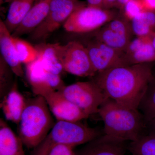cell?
I'll list each match as a JSON object with an SVG mask.
<instances>
[{
	"mask_svg": "<svg viewBox=\"0 0 155 155\" xmlns=\"http://www.w3.org/2000/svg\"><path fill=\"white\" fill-rule=\"evenodd\" d=\"M153 78L150 66L143 64L108 69L97 73L93 81L109 99L138 109L147 87Z\"/></svg>",
	"mask_w": 155,
	"mask_h": 155,
	"instance_id": "6da1fadb",
	"label": "cell"
},
{
	"mask_svg": "<svg viewBox=\"0 0 155 155\" xmlns=\"http://www.w3.org/2000/svg\"><path fill=\"white\" fill-rule=\"evenodd\" d=\"M98 114L104 122V134L135 141L143 136L146 127L144 117L138 109L121 104L108 98L100 107Z\"/></svg>",
	"mask_w": 155,
	"mask_h": 155,
	"instance_id": "7a4b0ae2",
	"label": "cell"
},
{
	"mask_svg": "<svg viewBox=\"0 0 155 155\" xmlns=\"http://www.w3.org/2000/svg\"><path fill=\"white\" fill-rule=\"evenodd\" d=\"M19 123V137L24 146L33 150L45 138L54 125L44 97L37 95L27 102Z\"/></svg>",
	"mask_w": 155,
	"mask_h": 155,
	"instance_id": "3957f363",
	"label": "cell"
},
{
	"mask_svg": "<svg viewBox=\"0 0 155 155\" xmlns=\"http://www.w3.org/2000/svg\"><path fill=\"white\" fill-rule=\"evenodd\" d=\"M101 135L99 129L89 127L79 122L58 121L45 138L33 149L31 155H48L56 146L67 145L75 147Z\"/></svg>",
	"mask_w": 155,
	"mask_h": 155,
	"instance_id": "277c9868",
	"label": "cell"
},
{
	"mask_svg": "<svg viewBox=\"0 0 155 155\" xmlns=\"http://www.w3.org/2000/svg\"><path fill=\"white\" fill-rule=\"evenodd\" d=\"M108 9L94 8L85 4L77 8L63 24L67 32L86 33L98 30L116 18Z\"/></svg>",
	"mask_w": 155,
	"mask_h": 155,
	"instance_id": "5b68a950",
	"label": "cell"
},
{
	"mask_svg": "<svg viewBox=\"0 0 155 155\" xmlns=\"http://www.w3.org/2000/svg\"><path fill=\"white\" fill-rule=\"evenodd\" d=\"M60 91L89 116L98 114L100 107L109 98L93 80L72 84Z\"/></svg>",
	"mask_w": 155,
	"mask_h": 155,
	"instance_id": "8992f818",
	"label": "cell"
},
{
	"mask_svg": "<svg viewBox=\"0 0 155 155\" xmlns=\"http://www.w3.org/2000/svg\"><path fill=\"white\" fill-rule=\"evenodd\" d=\"M56 46L64 71L79 77H94L96 75L83 44L75 40L64 45L56 43Z\"/></svg>",
	"mask_w": 155,
	"mask_h": 155,
	"instance_id": "52a82bcc",
	"label": "cell"
},
{
	"mask_svg": "<svg viewBox=\"0 0 155 155\" xmlns=\"http://www.w3.org/2000/svg\"><path fill=\"white\" fill-rule=\"evenodd\" d=\"M84 4L78 0H52L47 16L30 33V38L38 41L47 38L64 24L77 8Z\"/></svg>",
	"mask_w": 155,
	"mask_h": 155,
	"instance_id": "ba28073f",
	"label": "cell"
},
{
	"mask_svg": "<svg viewBox=\"0 0 155 155\" xmlns=\"http://www.w3.org/2000/svg\"><path fill=\"white\" fill-rule=\"evenodd\" d=\"M84 45L97 74L115 67L130 65L125 52L114 49L96 39Z\"/></svg>",
	"mask_w": 155,
	"mask_h": 155,
	"instance_id": "9c48e42d",
	"label": "cell"
},
{
	"mask_svg": "<svg viewBox=\"0 0 155 155\" xmlns=\"http://www.w3.org/2000/svg\"><path fill=\"white\" fill-rule=\"evenodd\" d=\"M43 97L58 121L77 122L89 117L64 96L60 91L51 92Z\"/></svg>",
	"mask_w": 155,
	"mask_h": 155,
	"instance_id": "30bf717a",
	"label": "cell"
},
{
	"mask_svg": "<svg viewBox=\"0 0 155 155\" xmlns=\"http://www.w3.org/2000/svg\"><path fill=\"white\" fill-rule=\"evenodd\" d=\"M126 141L102 134L89 142L76 153V155H125Z\"/></svg>",
	"mask_w": 155,
	"mask_h": 155,
	"instance_id": "8fae6325",
	"label": "cell"
},
{
	"mask_svg": "<svg viewBox=\"0 0 155 155\" xmlns=\"http://www.w3.org/2000/svg\"><path fill=\"white\" fill-rule=\"evenodd\" d=\"M25 66L26 77L36 95L44 97L51 92L55 91L53 87L54 74L45 69L38 58Z\"/></svg>",
	"mask_w": 155,
	"mask_h": 155,
	"instance_id": "7c38bea8",
	"label": "cell"
},
{
	"mask_svg": "<svg viewBox=\"0 0 155 155\" xmlns=\"http://www.w3.org/2000/svg\"><path fill=\"white\" fill-rule=\"evenodd\" d=\"M125 53L130 65L155 61V49L150 36L137 37L130 41Z\"/></svg>",
	"mask_w": 155,
	"mask_h": 155,
	"instance_id": "4fadbf2b",
	"label": "cell"
},
{
	"mask_svg": "<svg viewBox=\"0 0 155 155\" xmlns=\"http://www.w3.org/2000/svg\"><path fill=\"white\" fill-rule=\"evenodd\" d=\"M52 0H36L19 26L11 34L18 37L31 33L44 20L49 11Z\"/></svg>",
	"mask_w": 155,
	"mask_h": 155,
	"instance_id": "5bb4252c",
	"label": "cell"
},
{
	"mask_svg": "<svg viewBox=\"0 0 155 155\" xmlns=\"http://www.w3.org/2000/svg\"><path fill=\"white\" fill-rule=\"evenodd\" d=\"M0 49L1 57L14 74L19 77H23L22 64L18 58L13 37L2 19L0 20Z\"/></svg>",
	"mask_w": 155,
	"mask_h": 155,
	"instance_id": "9a60e30c",
	"label": "cell"
},
{
	"mask_svg": "<svg viewBox=\"0 0 155 155\" xmlns=\"http://www.w3.org/2000/svg\"><path fill=\"white\" fill-rule=\"evenodd\" d=\"M27 102L14 83L10 91L2 98L1 107L6 119L18 124Z\"/></svg>",
	"mask_w": 155,
	"mask_h": 155,
	"instance_id": "2e32d148",
	"label": "cell"
},
{
	"mask_svg": "<svg viewBox=\"0 0 155 155\" xmlns=\"http://www.w3.org/2000/svg\"><path fill=\"white\" fill-rule=\"evenodd\" d=\"M23 143L3 119L0 120V155H25Z\"/></svg>",
	"mask_w": 155,
	"mask_h": 155,
	"instance_id": "e0dca14e",
	"label": "cell"
},
{
	"mask_svg": "<svg viewBox=\"0 0 155 155\" xmlns=\"http://www.w3.org/2000/svg\"><path fill=\"white\" fill-rule=\"evenodd\" d=\"M36 0H13L11 3L5 25L11 34L19 26Z\"/></svg>",
	"mask_w": 155,
	"mask_h": 155,
	"instance_id": "ac0fdd59",
	"label": "cell"
},
{
	"mask_svg": "<svg viewBox=\"0 0 155 155\" xmlns=\"http://www.w3.org/2000/svg\"><path fill=\"white\" fill-rule=\"evenodd\" d=\"M38 53V59L48 72L60 75L63 67L58 57L56 44L40 43L35 46Z\"/></svg>",
	"mask_w": 155,
	"mask_h": 155,
	"instance_id": "d6986e66",
	"label": "cell"
},
{
	"mask_svg": "<svg viewBox=\"0 0 155 155\" xmlns=\"http://www.w3.org/2000/svg\"><path fill=\"white\" fill-rule=\"evenodd\" d=\"M95 38L114 49L123 52H125L131 41V38L112 30L106 25L96 32Z\"/></svg>",
	"mask_w": 155,
	"mask_h": 155,
	"instance_id": "ffe728a7",
	"label": "cell"
},
{
	"mask_svg": "<svg viewBox=\"0 0 155 155\" xmlns=\"http://www.w3.org/2000/svg\"><path fill=\"white\" fill-rule=\"evenodd\" d=\"M132 32L137 37L150 36L155 32V13L144 11L131 21Z\"/></svg>",
	"mask_w": 155,
	"mask_h": 155,
	"instance_id": "44dd1931",
	"label": "cell"
},
{
	"mask_svg": "<svg viewBox=\"0 0 155 155\" xmlns=\"http://www.w3.org/2000/svg\"><path fill=\"white\" fill-rule=\"evenodd\" d=\"M146 124L155 117V79L149 84L138 107Z\"/></svg>",
	"mask_w": 155,
	"mask_h": 155,
	"instance_id": "7402d4cb",
	"label": "cell"
},
{
	"mask_svg": "<svg viewBox=\"0 0 155 155\" xmlns=\"http://www.w3.org/2000/svg\"><path fill=\"white\" fill-rule=\"evenodd\" d=\"M129 150L131 155H155V135L142 136L130 142Z\"/></svg>",
	"mask_w": 155,
	"mask_h": 155,
	"instance_id": "603a6c76",
	"label": "cell"
},
{
	"mask_svg": "<svg viewBox=\"0 0 155 155\" xmlns=\"http://www.w3.org/2000/svg\"><path fill=\"white\" fill-rule=\"evenodd\" d=\"M18 58L22 64L25 65L38 59V53L35 46L18 37H13Z\"/></svg>",
	"mask_w": 155,
	"mask_h": 155,
	"instance_id": "cb8c5ba5",
	"label": "cell"
},
{
	"mask_svg": "<svg viewBox=\"0 0 155 155\" xmlns=\"http://www.w3.org/2000/svg\"><path fill=\"white\" fill-rule=\"evenodd\" d=\"M12 72L11 68L1 56L0 59V89L1 97H4L13 86L11 84ZM14 73V72H13Z\"/></svg>",
	"mask_w": 155,
	"mask_h": 155,
	"instance_id": "d4e9b609",
	"label": "cell"
},
{
	"mask_svg": "<svg viewBox=\"0 0 155 155\" xmlns=\"http://www.w3.org/2000/svg\"><path fill=\"white\" fill-rule=\"evenodd\" d=\"M127 19L124 18H115L106 25L112 30L115 31L125 36L131 38L132 34L131 24Z\"/></svg>",
	"mask_w": 155,
	"mask_h": 155,
	"instance_id": "484cf974",
	"label": "cell"
},
{
	"mask_svg": "<svg viewBox=\"0 0 155 155\" xmlns=\"http://www.w3.org/2000/svg\"><path fill=\"white\" fill-rule=\"evenodd\" d=\"M125 18L131 21L145 11L142 0H129L123 8Z\"/></svg>",
	"mask_w": 155,
	"mask_h": 155,
	"instance_id": "4316f807",
	"label": "cell"
},
{
	"mask_svg": "<svg viewBox=\"0 0 155 155\" xmlns=\"http://www.w3.org/2000/svg\"><path fill=\"white\" fill-rule=\"evenodd\" d=\"M74 148L67 145H59L54 147L48 155H76Z\"/></svg>",
	"mask_w": 155,
	"mask_h": 155,
	"instance_id": "83f0119b",
	"label": "cell"
},
{
	"mask_svg": "<svg viewBox=\"0 0 155 155\" xmlns=\"http://www.w3.org/2000/svg\"><path fill=\"white\" fill-rule=\"evenodd\" d=\"M145 11L155 12V0H142Z\"/></svg>",
	"mask_w": 155,
	"mask_h": 155,
	"instance_id": "f1b7e54d",
	"label": "cell"
},
{
	"mask_svg": "<svg viewBox=\"0 0 155 155\" xmlns=\"http://www.w3.org/2000/svg\"><path fill=\"white\" fill-rule=\"evenodd\" d=\"M87 6L104 8V0H87Z\"/></svg>",
	"mask_w": 155,
	"mask_h": 155,
	"instance_id": "f546056e",
	"label": "cell"
},
{
	"mask_svg": "<svg viewBox=\"0 0 155 155\" xmlns=\"http://www.w3.org/2000/svg\"><path fill=\"white\" fill-rule=\"evenodd\" d=\"M147 134L155 135V117L146 124Z\"/></svg>",
	"mask_w": 155,
	"mask_h": 155,
	"instance_id": "4dcf8cb0",
	"label": "cell"
},
{
	"mask_svg": "<svg viewBox=\"0 0 155 155\" xmlns=\"http://www.w3.org/2000/svg\"><path fill=\"white\" fill-rule=\"evenodd\" d=\"M117 0H104V8L109 9L116 6Z\"/></svg>",
	"mask_w": 155,
	"mask_h": 155,
	"instance_id": "1f68e13d",
	"label": "cell"
},
{
	"mask_svg": "<svg viewBox=\"0 0 155 155\" xmlns=\"http://www.w3.org/2000/svg\"><path fill=\"white\" fill-rule=\"evenodd\" d=\"M129 0H117V4L116 7L118 8L122 9L125 5V4Z\"/></svg>",
	"mask_w": 155,
	"mask_h": 155,
	"instance_id": "d6a6232c",
	"label": "cell"
},
{
	"mask_svg": "<svg viewBox=\"0 0 155 155\" xmlns=\"http://www.w3.org/2000/svg\"><path fill=\"white\" fill-rule=\"evenodd\" d=\"M151 39L153 47L155 49V32L153 34L150 36Z\"/></svg>",
	"mask_w": 155,
	"mask_h": 155,
	"instance_id": "836d02e7",
	"label": "cell"
},
{
	"mask_svg": "<svg viewBox=\"0 0 155 155\" xmlns=\"http://www.w3.org/2000/svg\"><path fill=\"white\" fill-rule=\"evenodd\" d=\"M13 0H0L1 5L4 3L11 2Z\"/></svg>",
	"mask_w": 155,
	"mask_h": 155,
	"instance_id": "e575fe53",
	"label": "cell"
}]
</instances>
